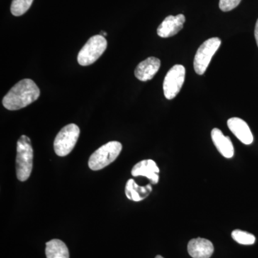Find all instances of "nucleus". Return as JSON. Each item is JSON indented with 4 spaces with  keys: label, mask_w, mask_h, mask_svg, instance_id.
<instances>
[{
    "label": "nucleus",
    "mask_w": 258,
    "mask_h": 258,
    "mask_svg": "<svg viewBox=\"0 0 258 258\" xmlns=\"http://www.w3.org/2000/svg\"><path fill=\"white\" fill-rule=\"evenodd\" d=\"M40 91L31 79H23L15 85L5 95L3 104L10 111H17L29 106L38 99Z\"/></svg>",
    "instance_id": "obj_1"
},
{
    "label": "nucleus",
    "mask_w": 258,
    "mask_h": 258,
    "mask_svg": "<svg viewBox=\"0 0 258 258\" xmlns=\"http://www.w3.org/2000/svg\"><path fill=\"white\" fill-rule=\"evenodd\" d=\"M33 149L31 141L27 136L23 135L17 143L16 174L20 181L29 179L32 170Z\"/></svg>",
    "instance_id": "obj_2"
},
{
    "label": "nucleus",
    "mask_w": 258,
    "mask_h": 258,
    "mask_svg": "<svg viewBox=\"0 0 258 258\" xmlns=\"http://www.w3.org/2000/svg\"><path fill=\"white\" fill-rule=\"evenodd\" d=\"M122 150V144L118 142H110L102 146L88 160V166L93 171H98L113 163L119 156Z\"/></svg>",
    "instance_id": "obj_3"
},
{
    "label": "nucleus",
    "mask_w": 258,
    "mask_h": 258,
    "mask_svg": "<svg viewBox=\"0 0 258 258\" xmlns=\"http://www.w3.org/2000/svg\"><path fill=\"white\" fill-rule=\"evenodd\" d=\"M80 128L77 125L71 123L64 126L56 136L54 141V150L59 157H66L72 152L79 140Z\"/></svg>",
    "instance_id": "obj_4"
},
{
    "label": "nucleus",
    "mask_w": 258,
    "mask_h": 258,
    "mask_svg": "<svg viewBox=\"0 0 258 258\" xmlns=\"http://www.w3.org/2000/svg\"><path fill=\"white\" fill-rule=\"evenodd\" d=\"M107 40L101 35L91 37L78 55V62L83 66L94 63L107 48Z\"/></svg>",
    "instance_id": "obj_5"
},
{
    "label": "nucleus",
    "mask_w": 258,
    "mask_h": 258,
    "mask_svg": "<svg viewBox=\"0 0 258 258\" xmlns=\"http://www.w3.org/2000/svg\"><path fill=\"white\" fill-rule=\"evenodd\" d=\"M219 37H212L202 44L199 47L194 60V69L198 75H203L208 69L212 57L221 45Z\"/></svg>",
    "instance_id": "obj_6"
},
{
    "label": "nucleus",
    "mask_w": 258,
    "mask_h": 258,
    "mask_svg": "<svg viewBox=\"0 0 258 258\" xmlns=\"http://www.w3.org/2000/svg\"><path fill=\"white\" fill-rule=\"evenodd\" d=\"M185 68L182 64H175L166 74L163 83L164 96L168 100L175 98L182 88L185 79Z\"/></svg>",
    "instance_id": "obj_7"
},
{
    "label": "nucleus",
    "mask_w": 258,
    "mask_h": 258,
    "mask_svg": "<svg viewBox=\"0 0 258 258\" xmlns=\"http://www.w3.org/2000/svg\"><path fill=\"white\" fill-rule=\"evenodd\" d=\"M185 20L186 19L184 15L182 14L176 15V16L169 15L166 17L157 29L158 35L163 38L174 36L180 30H182Z\"/></svg>",
    "instance_id": "obj_8"
},
{
    "label": "nucleus",
    "mask_w": 258,
    "mask_h": 258,
    "mask_svg": "<svg viewBox=\"0 0 258 258\" xmlns=\"http://www.w3.org/2000/svg\"><path fill=\"white\" fill-rule=\"evenodd\" d=\"M159 169L155 161L147 159L139 161L134 165L132 170L133 176H146L151 181V183L157 184L159 181Z\"/></svg>",
    "instance_id": "obj_9"
},
{
    "label": "nucleus",
    "mask_w": 258,
    "mask_h": 258,
    "mask_svg": "<svg viewBox=\"0 0 258 258\" xmlns=\"http://www.w3.org/2000/svg\"><path fill=\"white\" fill-rule=\"evenodd\" d=\"M227 125L232 133L242 143L249 145L253 142V136L247 123L240 118H231L227 120Z\"/></svg>",
    "instance_id": "obj_10"
},
{
    "label": "nucleus",
    "mask_w": 258,
    "mask_h": 258,
    "mask_svg": "<svg viewBox=\"0 0 258 258\" xmlns=\"http://www.w3.org/2000/svg\"><path fill=\"white\" fill-rule=\"evenodd\" d=\"M161 66V61L155 57H149L142 61L135 70V76L141 81H147L154 77Z\"/></svg>",
    "instance_id": "obj_11"
},
{
    "label": "nucleus",
    "mask_w": 258,
    "mask_h": 258,
    "mask_svg": "<svg viewBox=\"0 0 258 258\" xmlns=\"http://www.w3.org/2000/svg\"><path fill=\"white\" fill-rule=\"evenodd\" d=\"M188 252L193 258H210L214 252L212 242L207 239H192L188 244Z\"/></svg>",
    "instance_id": "obj_12"
},
{
    "label": "nucleus",
    "mask_w": 258,
    "mask_h": 258,
    "mask_svg": "<svg viewBox=\"0 0 258 258\" xmlns=\"http://www.w3.org/2000/svg\"><path fill=\"white\" fill-rule=\"evenodd\" d=\"M212 142L219 152L224 157L230 159L235 154L233 144L230 137H225L219 128H213L211 132Z\"/></svg>",
    "instance_id": "obj_13"
},
{
    "label": "nucleus",
    "mask_w": 258,
    "mask_h": 258,
    "mask_svg": "<svg viewBox=\"0 0 258 258\" xmlns=\"http://www.w3.org/2000/svg\"><path fill=\"white\" fill-rule=\"evenodd\" d=\"M152 191L151 184L141 186L134 179H128L125 184V194L128 200L134 202H140L145 200Z\"/></svg>",
    "instance_id": "obj_14"
},
{
    "label": "nucleus",
    "mask_w": 258,
    "mask_h": 258,
    "mask_svg": "<svg viewBox=\"0 0 258 258\" xmlns=\"http://www.w3.org/2000/svg\"><path fill=\"white\" fill-rule=\"evenodd\" d=\"M47 258H70L69 250L62 241L54 239L46 243Z\"/></svg>",
    "instance_id": "obj_15"
},
{
    "label": "nucleus",
    "mask_w": 258,
    "mask_h": 258,
    "mask_svg": "<svg viewBox=\"0 0 258 258\" xmlns=\"http://www.w3.org/2000/svg\"><path fill=\"white\" fill-rule=\"evenodd\" d=\"M33 3V0H13L11 4L12 14L19 17L25 14Z\"/></svg>",
    "instance_id": "obj_16"
},
{
    "label": "nucleus",
    "mask_w": 258,
    "mask_h": 258,
    "mask_svg": "<svg viewBox=\"0 0 258 258\" xmlns=\"http://www.w3.org/2000/svg\"><path fill=\"white\" fill-rule=\"evenodd\" d=\"M232 237L237 243L250 245L255 242V237L252 234L240 230H235L232 232Z\"/></svg>",
    "instance_id": "obj_17"
},
{
    "label": "nucleus",
    "mask_w": 258,
    "mask_h": 258,
    "mask_svg": "<svg viewBox=\"0 0 258 258\" xmlns=\"http://www.w3.org/2000/svg\"><path fill=\"white\" fill-rule=\"evenodd\" d=\"M242 0H220L219 7L223 12H229L237 8Z\"/></svg>",
    "instance_id": "obj_18"
},
{
    "label": "nucleus",
    "mask_w": 258,
    "mask_h": 258,
    "mask_svg": "<svg viewBox=\"0 0 258 258\" xmlns=\"http://www.w3.org/2000/svg\"><path fill=\"white\" fill-rule=\"evenodd\" d=\"M254 37H255L256 42L258 46V20L256 23L255 28H254Z\"/></svg>",
    "instance_id": "obj_19"
},
{
    "label": "nucleus",
    "mask_w": 258,
    "mask_h": 258,
    "mask_svg": "<svg viewBox=\"0 0 258 258\" xmlns=\"http://www.w3.org/2000/svg\"><path fill=\"white\" fill-rule=\"evenodd\" d=\"M100 35H101V36L105 37L107 36V32H104V31H101V32H100Z\"/></svg>",
    "instance_id": "obj_20"
},
{
    "label": "nucleus",
    "mask_w": 258,
    "mask_h": 258,
    "mask_svg": "<svg viewBox=\"0 0 258 258\" xmlns=\"http://www.w3.org/2000/svg\"><path fill=\"white\" fill-rule=\"evenodd\" d=\"M155 258H164L162 257V256H161V255H157V257H156Z\"/></svg>",
    "instance_id": "obj_21"
}]
</instances>
